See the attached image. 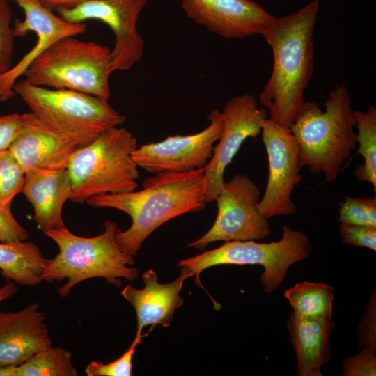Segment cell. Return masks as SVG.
I'll list each match as a JSON object with an SVG mask.
<instances>
[{
  "label": "cell",
  "mask_w": 376,
  "mask_h": 376,
  "mask_svg": "<svg viewBox=\"0 0 376 376\" xmlns=\"http://www.w3.org/2000/svg\"><path fill=\"white\" fill-rule=\"evenodd\" d=\"M320 0L274 21L260 35L270 46L273 68L259 100L269 119L289 130L305 102L314 68V28Z\"/></svg>",
  "instance_id": "cell-1"
},
{
  "label": "cell",
  "mask_w": 376,
  "mask_h": 376,
  "mask_svg": "<svg viewBox=\"0 0 376 376\" xmlns=\"http://www.w3.org/2000/svg\"><path fill=\"white\" fill-rule=\"evenodd\" d=\"M204 168L188 173H158L146 178L139 191L106 194L86 201L92 207L111 208L131 218V226L119 229L116 241L127 254L136 255L145 240L171 219L199 212L206 205Z\"/></svg>",
  "instance_id": "cell-2"
},
{
  "label": "cell",
  "mask_w": 376,
  "mask_h": 376,
  "mask_svg": "<svg viewBox=\"0 0 376 376\" xmlns=\"http://www.w3.org/2000/svg\"><path fill=\"white\" fill-rule=\"evenodd\" d=\"M119 229L116 222L105 221L104 230L94 237L77 235L65 226L45 233L56 244L58 253L48 259L42 280L53 282L67 279L57 290L59 296L65 297L73 287L87 279L102 278L116 286L120 285L121 279H136L139 273L132 267L133 256L125 253L117 243Z\"/></svg>",
  "instance_id": "cell-3"
},
{
  "label": "cell",
  "mask_w": 376,
  "mask_h": 376,
  "mask_svg": "<svg viewBox=\"0 0 376 376\" xmlns=\"http://www.w3.org/2000/svg\"><path fill=\"white\" fill-rule=\"evenodd\" d=\"M324 105L322 111L315 102H305L289 131L297 141L304 166L313 174L323 173L325 181L332 183L356 148L355 119L344 84L329 92Z\"/></svg>",
  "instance_id": "cell-4"
},
{
  "label": "cell",
  "mask_w": 376,
  "mask_h": 376,
  "mask_svg": "<svg viewBox=\"0 0 376 376\" xmlns=\"http://www.w3.org/2000/svg\"><path fill=\"white\" fill-rule=\"evenodd\" d=\"M136 139L126 128L103 132L77 148L68 165L70 201L84 203L91 197L134 191L138 187V166L132 159Z\"/></svg>",
  "instance_id": "cell-5"
},
{
  "label": "cell",
  "mask_w": 376,
  "mask_h": 376,
  "mask_svg": "<svg viewBox=\"0 0 376 376\" xmlns=\"http://www.w3.org/2000/svg\"><path fill=\"white\" fill-rule=\"evenodd\" d=\"M13 91L37 118L79 147L125 120L109 100L82 92L36 86L25 80L17 81Z\"/></svg>",
  "instance_id": "cell-6"
},
{
  "label": "cell",
  "mask_w": 376,
  "mask_h": 376,
  "mask_svg": "<svg viewBox=\"0 0 376 376\" xmlns=\"http://www.w3.org/2000/svg\"><path fill=\"white\" fill-rule=\"evenodd\" d=\"M111 73V49L68 36L49 47L23 75L33 86L76 91L109 100Z\"/></svg>",
  "instance_id": "cell-7"
},
{
  "label": "cell",
  "mask_w": 376,
  "mask_h": 376,
  "mask_svg": "<svg viewBox=\"0 0 376 376\" xmlns=\"http://www.w3.org/2000/svg\"><path fill=\"white\" fill-rule=\"evenodd\" d=\"M282 237L276 242H256L255 240H232L221 246L205 251L178 263L195 276V283L203 288L201 273L210 267L223 265H259L264 271L260 277L264 291H274L285 279L290 265L309 256L311 246L302 231L282 228Z\"/></svg>",
  "instance_id": "cell-8"
},
{
  "label": "cell",
  "mask_w": 376,
  "mask_h": 376,
  "mask_svg": "<svg viewBox=\"0 0 376 376\" xmlns=\"http://www.w3.org/2000/svg\"><path fill=\"white\" fill-rule=\"evenodd\" d=\"M260 191L246 175H235L224 182L216 198L218 209L211 228L187 247L201 250L218 241L263 240L270 226L258 209Z\"/></svg>",
  "instance_id": "cell-9"
},
{
  "label": "cell",
  "mask_w": 376,
  "mask_h": 376,
  "mask_svg": "<svg viewBox=\"0 0 376 376\" xmlns=\"http://www.w3.org/2000/svg\"><path fill=\"white\" fill-rule=\"evenodd\" d=\"M260 133L268 157L269 173L258 209L267 219L294 214L297 208L291 195L301 180L299 172L304 166L297 141L289 130L269 118L262 122Z\"/></svg>",
  "instance_id": "cell-10"
},
{
  "label": "cell",
  "mask_w": 376,
  "mask_h": 376,
  "mask_svg": "<svg viewBox=\"0 0 376 376\" xmlns=\"http://www.w3.org/2000/svg\"><path fill=\"white\" fill-rule=\"evenodd\" d=\"M148 0H87L70 8L56 10L58 16L72 23L97 20L112 31L111 72L127 70L140 61L144 40L137 23Z\"/></svg>",
  "instance_id": "cell-11"
},
{
  "label": "cell",
  "mask_w": 376,
  "mask_h": 376,
  "mask_svg": "<svg viewBox=\"0 0 376 376\" xmlns=\"http://www.w3.org/2000/svg\"><path fill=\"white\" fill-rule=\"evenodd\" d=\"M207 119L208 126L198 133L169 136L159 142L137 146L132 154L133 160L138 167L153 174L183 173L203 169L212 156L224 126L218 109H213Z\"/></svg>",
  "instance_id": "cell-12"
},
{
  "label": "cell",
  "mask_w": 376,
  "mask_h": 376,
  "mask_svg": "<svg viewBox=\"0 0 376 376\" xmlns=\"http://www.w3.org/2000/svg\"><path fill=\"white\" fill-rule=\"evenodd\" d=\"M267 113L265 108H259L256 97L248 93L233 97L225 104L221 112L223 130L212 156L204 167L207 204L215 201L224 182L226 168L244 141L260 133Z\"/></svg>",
  "instance_id": "cell-13"
},
{
  "label": "cell",
  "mask_w": 376,
  "mask_h": 376,
  "mask_svg": "<svg viewBox=\"0 0 376 376\" xmlns=\"http://www.w3.org/2000/svg\"><path fill=\"white\" fill-rule=\"evenodd\" d=\"M15 2L24 12V19H15L13 33L23 37L32 31L37 36L33 47L7 72L0 75V102H6L15 95L13 86L29 65L56 41L85 32L84 23L68 22L53 13L38 0H8Z\"/></svg>",
  "instance_id": "cell-14"
},
{
  "label": "cell",
  "mask_w": 376,
  "mask_h": 376,
  "mask_svg": "<svg viewBox=\"0 0 376 376\" xmlns=\"http://www.w3.org/2000/svg\"><path fill=\"white\" fill-rule=\"evenodd\" d=\"M187 16L224 38L261 35L276 17L251 0H180Z\"/></svg>",
  "instance_id": "cell-15"
},
{
  "label": "cell",
  "mask_w": 376,
  "mask_h": 376,
  "mask_svg": "<svg viewBox=\"0 0 376 376\" xmlns=\"http://www.w3.org/2000/svg\"><path fill=\"white\" fill-rule=\"evenodd\" d=\"M23 125L8 148L24 172L31 169H67L79 148L33 113H23Z\"/></svg>",
  "instance_id": "cell-16"
},
{
  "label": "cell",
  "mask_w": 376,
  "mask_h": 376,
  "mask_svg": "<svg viewBox=\"0 0 376 376\" xmlns=\"http://www.w3.org/2000/svg\"><path fill=\"white\" fill-rule=\"evenodd\" d=\"M52 345L38 304L18 311H0V367L17 366Z\"/></svg>",
  "instance_id": "cell-17"
},
{
  "label": "cell",
  "mask_w": 376,
  "mask_h": 376,
  "mask_svg": "<svg viewBox=\"0 0 376 376\" xmlns=\"http://www.w3.org/2000/svg\"><path fill=\"white\" fill-rule=\"evenodd\" d=\"M194 276L191 272L181 267L180 275L172 282L160 283L155 271L148 269L142 275L144 287L137 289L127 285L120 292L123 298L134 308L137 328L143 329L150 326V330L159 324L170 326L175 311L183 305L180 295L185 280Z\"/></svg>",
  "instance_id": "cell-18"
},
{
  "label": "cell",
  "mask_w": 376,
  "mask_h": 376,
  "mask_svg": "<svg viewBox=\"0 0 376 376\" xmlns=\"http://www.w3.org/2000/svg\"><path fill=\"white\" fill-rule=\"evenodd\" d=\"M33 208V219L43 233L65 226L63 207L72 194L67 169L25 172L22 192Z\"/></svg>",
  "instance_id": "cell-19"
},
{
  "label": "cell",
  "mask_w": 376,
  "mask_h": 376,
  "mask_svg": "<svg viewBox=\"0 0 376 376\" xmlns=\"http://www.w3.org/2000/svg\"><path fill=\"white\" fill-rule=\"evenodd\" d=\"M332 317H304L291 313L287 322L299 376H322L321 368L330 358L329 338Z\"/></svg>",
  "instance_id": "cell-20"
},
{
  "label": "cell",
  "mask_w": 376,
  "mask_h": 376,
  "mask_svg": "<svg viewBox=\"0 0 376 376\" xmlns=\"http://www.w3.org/2000/svg\"><path fill=\"white\" fill-rule=\"evenodd\" d=\"M39 247L23 241L0 242V272L6 279L23 286H33L42 280L47 264Z\"/></svg>",
  "instance_id": "cell-21"
},
{
  "label": "cell",
  "mask_w": 376,
  "mask_h": 376,
  "mask_svg": "<svg viewBox=\"0 0 376 376\" xmlns=\"http://www.w3.org/2000/svg\"><path fill=\"white\" fill-rule=\"evenodd\" d=\"M297 315L311 317H332L334 288L331 285L304 281L295 284L284 292Z\"/></svg>",
  "instance_id": "cell-22"
},
{
  "label": "cell",
  "mask_w": 376,
  "mask_h": 376,
  "mask_svg": "<svg viewBox=\"0 0 376 376\" xmlns=\"http://www.w3.org/2000/svg\"><path fill=\"white\" fill-rule=\"evenodd\" d=\"M358 153L363 158V164L354 170L358 181L370 183L376 190V109L370 106L366 111L354 110Z\"/></svg>",
  "instance_id": "cell-23"
},
{
  "label": "cell",
  "mask_w": 376,
  "mask_h": 376,
  "mask_svg": "<svg viewBox=\"0 0 376 376\" xmlns=\"http://www.w3.org/2000/svg\"><path fill=\"white\" fill-rule=\"evenodd\" d=\"M72 358L71 352L52 345L16 366L15 376H77Z\"/></svg>",
  "instance_id": "cell-24"
},
{
  "label": "cell",
  "mask_w": 376,
  "mask_h": 376,
  "mask_svg": "<svg viewBox=\"0 0 376 376\" xmlns=\"http://www.w3.org/2000/svg\"><path fill=\"white\" fill-rule=\"evenodd\" d=\"M25 173L8 149L0 150V207H11L22 192Z\"/></svg>",
  "instance_id": "cell-25"
},
{
  "label": "cell",
  "mask_w": 376,
  "mask_h": 376,
  "mask_svg": "<svg viewBox=\"0 0 376 376\" xmlns=\"http://www.w3.org/2000/svg\"><path fill=\"white\" fill-rule=\"evenodd\" d=\"M338 220L340 223L376 228V197H348L340 204Z\"/></svg>",
  "instance_id": "cell-26"
},
{
  "label": "cell",
  "mask_w": 376,
  "mask_h": 376,
  "mask_svg": "<svg viewBox=\"0 0 376 376\" xmlns=\"http://www.w3.org/2000/svg\"><path fill=\"white\" fill-rule=\"evenodd\" d=\"M148 332L136 329L135 337L129 348L117 359L108 363L93 361L85 368L88 376H131L133 369V357L137 346Z\"/></svg>",
  "instance_id": "cell-27"
},
{
  "label": "cell",
  "mask_w": 376,
  "mask_h": 376,
  "mask_svg": "<svg viewBox=\"0 0 376 376\" xmlns=\"http://www.w3.org/2000/svg\"><path fill=\"white\" fill-rule=\"evenodd\" d=\"M12 15L8 0H0V75L12 67L15 38Z\"/></svg>",
  "instance_id": "cell-28"
},
{
  "label": "cell",
  "mask_w": 376,
  "mask_h": 376,
  "mask_svg": "<svg viewBox=\"0 0 376 376\" xmlns=\"http://www.w3.org/2000/svg\"><path fill=\"white\" fill-rule=\"evenodd\" d=\"M373 347H363L362 350L354 356L345 358L343 375L375 376L376 375V352Z\"/></svg>",
  "instance_id": "cell-29"
},
{
  "label": "cell",
  "mask_w": 376,
  "mask_h": 376,
  "mask_svg": "<svg viewBox=\"0 0 376 376\" xmlns=\"http://www.w3.org/2000/svg\"><path fill=\"white\" fill-rule=\"evenodd\" d=\"M340 233L345 244L376 251V228L340 223Z\"/></svg>",
  "instance_id": "cell-30"
},
{
  "label": "cell",
  "mask_w": 376,
  "mask_h": 376,
  "mask_svg": "<svg viewBox=\"0 0 376 376\" xmlns=\"http://www.w3.org/2000/svg\"><path fill=\"white\" fill-rule=\"evenodd\" d=\"M28 236L27 230L13 216L11 207H0V242L23 241Z\"/></svg>",
  "instance_id": "cell-31"
},
{
  "label": "cell",
  "mask_w": 376,
  "mask_h": 376,
  "mask_svg": "<svg viewBox=\"0 0 376 376\" xmlns=\"http://www.w3.org/2000/svg\"><path fill=\"white\" fill-rule=\"evenodd\" d=\"M375 292L370 296L367 311L364 314L357 333L359 347L369 346L376 347L375 333Z\"/></svg>",
  "instance_id": "cell-32"
},
{
  "label": "cell",
  "mask_w": 376,
  "mask_h": 376,
  "mask_svg": "<svg viewBox=\"0 0 376 376\" xmlns=\"http://www.w3.org/2000/svg\"><path fill=\"white\" fill-rule=\"evenodd\" d=\"M24 123L23 114L0 116V150L8 149Z\"/></svg>",
  "instance_id": "cell-33"
},
{
  "label": "cell",
  "mask_w": 376,
  "mask_h": 376,
  "mask_svg": "<svg viewBox=\"0 0 376 376\" xmlns=\"http://www.w3.org/2000/svg\"><path fill=\"white\" fill-rule=\"evenodd\" d=\"M42 6L51 10L70 8L87 0H38Z\"/></svg>",
  "instance_id": "cell-34"
},
{
  "label": "cell",
  "mask_w": 376,
  "mask_h": 376,
  "mask_svg": "<svg viewBox=\"0 0 376 376\" xmlns=\"http://www.w3.org/2000/svg\"><path fill=\"white\" fill-rule=\"evenodd\" d=\"M17 291V285L9 280L0 287V303L13 297Z\"/></svg>",
  "instance_id": "cell-35"
},
{
  "label": "cell",
  "mask_w": 376,
  "mask_h": 376,
  "mask_svg": "<svg viewBox=\"0 0 376 376\" xmlns=\"http://www.w3.org/2000/svg\"><path fill=\"white\" fill-rule=\"evenodd\" d=\"M16 366L0 367V376H15Z\"/></svg>",
  "instance_id": "cell-36"
}]
</instances>
